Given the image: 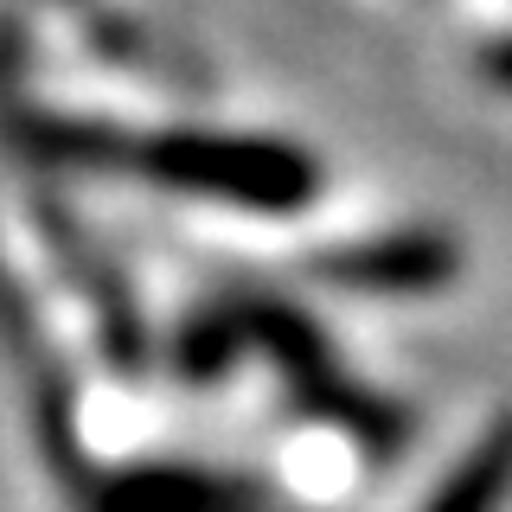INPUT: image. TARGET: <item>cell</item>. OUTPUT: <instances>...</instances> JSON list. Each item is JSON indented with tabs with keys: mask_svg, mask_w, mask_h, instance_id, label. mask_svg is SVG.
Wrapping results in <instances>:
<instances>
[{
	"mask_svg": "<svg viewBox=\"0 0 512 512\" xmlns=\"http://www.w3.org/2000/svg\"><path fill=\"white\" fill-rule=\"evenodd\" d=\"M135 173L244 218H301L327 186L314 148L250 128H154L141 135Z\"/></svg>",
	"mask_w": 512,
	"mask_h": 512,
	"instance_id": "cell-1",
	"label": "cell"
},
{
	"mask_svg": "<svg viewBox=\"0 0 512 512\" xmlns=\"http://www.w3.org/2000/svg\"><path fill=\"white\" fill-rule=\"evenodd\" d=\"M244 301H250L256 352L276 365L282 397H288V410H295L301 423L333 429V436L359 442L365 455H378V461H391L397 448L416 436L404 404H391L384 391L359 384L340 365V352H333V340L320 333L314 314H301L295 301H282V295H244Z\"/></svg>",
	"mask_w": 512,
	"mask_h": 512,
	"instance_id": "cell-2",
	"label": "cell"
},
{
	"mask_svg": "<svg viewBox=\"0 0 512 512\" xmlns=\"http://www.w3.org/2000/svg\"><path fill=\"white\" fill-rule=\"evenodd\" d=\"M32 224H39V237H45V250H52L58 276L71 282L77 301H84V314H90V327H96V346H103L109 372H122V378L148 372V359H154L148 314H141L128 276L109 263V250H96V237L71 212H64L52 192H39V199H32Z\"/></svg>",
	"mask_w": 512,
	"mask_h": 512,
	"instance_id": "cell-3",
	"label": "cell"
},
{
	"mask_svg": "<svg viewBox=\"0 0 512 512\" xmlns=\"http://www.w3.org/2000/svg\"><path fill=\"white\" fill-rule=\"evenodd\" d=\"M301 269L340 295H436L461 276V244L442 224H384L372 237L308 250Z\"/></svg>",
	"mask_w": 512,
	"mask_h": 512,
	"instance_id": "cell-4",
	"label": "cell"
},
{
	"mask_svg": "<svg viewBox=\"0 0 512 512\" xmlns=\"http://www.w3.org/2000/svg\"><path fill=\"white\" fill-rule=\"evenodd\" d=\"M84 512H256L250 487L218 468H192V461H135V468H109L84 487Z\"/></svg>",
	"mask_w": 512,
	"mask_h": 512,
	"instance_id": "cell-5",
	"label": "cell"
},
{
	"mask_svg": "<svg viewBox=\"0 0 512 512\" xmlns=\"http://www.w3.org/2000/svg\"><path fill=\"white\" fill-rule=\"evenodd\" d=\"M13 148H20V160L52 173H135L141 135L96 116H71V109L20 103L13 109Z\"/></svg>",
	"mask_w": 512,
	"mask_h": 512,
	"instance_id": "cell-6",
	"label": "cell"
},
{
	"mask_svg": "<svg viewBox=\"0 0 512 512\" xmlns=\"http://www.w3.org/2000/svg\"><path fill=\"white\" fill-rule=\"evenodd\" d=\"M250 346H256L250 301L244 295H212V301H192L180 314V327H173V340H167V365L180 372V384L205 391V384L231 378Z\"/></svg>",
	"mask_w": 512,
	"mask_h": 512,
	"instance_id": "cell-7",
	"label": "cell"
},
{
	"mask_svg": "<svg viewBox=\"0 0 512 512\" xmlns=\"http://www.w3.org/2000/svg\"><path fill=\"white\" fill-rule=\"evenodd\" d=\"M506 500H512V410H500L448 461V474L429 487L423 512H500Z\"/></svg>",
	"mask_w": 512,
	"mask_h": 512,
	"instance_id": "cell-8",
	"label": "cell"
},
{
	"mask_svg": "<svg viewBox=\"0 0 512 512\" xmlns=\"http://www.w3.org/2000/svg\"><path fill=\"white\" fill-rule=\"evenodd\" d=\"M474 71H480V84H493V90H506V96H512V32H500V39L480 45Z\"/></svg>",
	"mask_w": 512,
	"mask_h": 512,
	"instance_id": "cell-9",
	"label": "cell"
},
{
	"mask_svg": "<svg viewBox=\"0 0 512 512\" xmlns=\"http://www.w3.org/2000/svg\"><path fill=\"white\" fill-rule=\"evenodd\" d=\"M58 7H71V13H84V7H90V0H58Z\"/></svg>",
	"mask_w": 512,
	"mask_h": 512,
	"instance_id": "cell-10",
	"label": "cell"
}]
</instances>
